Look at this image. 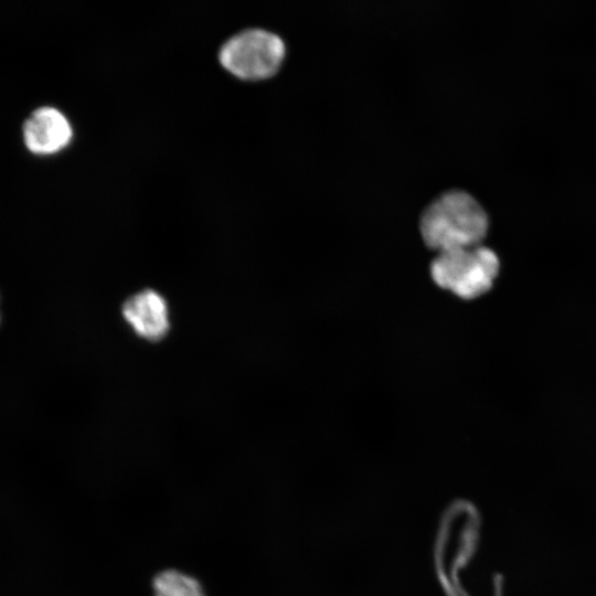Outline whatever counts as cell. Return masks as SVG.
<instances>
[{"label":"cell","mask_w":596,"mask_h":596,"mask_svg":"<svg viewBox=\"0 0 596 596\" xmlns=\"http://www.w3.org/2000/svg\"><path fill=\"white\" fill-rule=\"evenodd\" d=\"M153 596H205L201 583L178 570H164L152 581Z\"/></svg>","instance_id":"obj_6"},{"label":"cell","mask_w":596,"mask_h":596,"mask_svg":"<svg viewBox=\"0 0 596 596\" xmlns=\"http://www.w3.org/2000/svg\"><path fill=\"white\" fill-rule=\"evenodd\" d=\"M72 137L70 121L54 107L38 108L23 125L24 143L36 155L56 153L70 143Z\"/></svg>","instance_id":"obj_5"},{"label":"cell","mask_w":596,"mask_h":596,"mask_svg":"<svg viewBox=\"0 0 596 596\" xmlns=\"http://www.w3.org/2000/svg\"><path fill=\"white\" fill-rule=\"evenodd\" d=\"M286 54L283 39L264 29H247L221 47V65L241 79H264L273 76L280 67Z\"/></svg>","instance_id":"obj_3"},{"label":"cell","mask_w":596,"mask_h":596,"mask_svg":"<svg viewBox=\"0 0 596 596\" xmlns=\"http://www.w3.org/2000/svg\"><path fill=\"white\" fill-rule=\"evenodd\" d=\"M121 315L136 336L148 342H160L171 328L168 302L151 288L130 295L121 305Z\"/></svg>","instance_id":"obj_4"},{"label":"cell","mask_w":596,"mask_h":596,"mask_svg":"<svg viewBox=\"0 0 596 596\" xmlns=\"http://www.w3.org/2000/svg\"><path fill=\"white\" fill-rule=\"evenodd\" d=\"M489 228L488 215L470 193L451 189L423 211L419 230L426 245L438 253L480 245Z\"/></svg>","instance_id":"obj_1"},{"label":"cell","mask_w":596,"mask_h":596,"mask_svg":"<svg viewBox=\"0 0 596 596\" xmlns=\"http://www.w3.org/2000/svg\"><path fill=\"white\" fill-rule=\"evenodd\" d=\"M499 269L498 255L482 245L439 252L430 264L436 285L466 300L488 292Z\"/></svg>","instance_id":"obj_2"}]
</instances>
